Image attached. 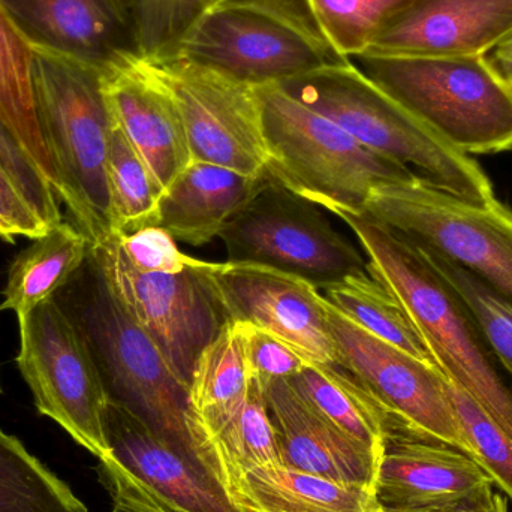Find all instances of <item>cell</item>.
Here are the masks:
<instances>
[{"instance_id":"cell-1","label":"cell","mask_w":512,"mask_h":512,"mask_svg":"<svg viewBox=\"0 0 512 512\" xmlns=\"http://www.w3.org/2000/svg\"><path fill=\"white\" fill-rule=\"evenodd\" d=\"M51 298L86 345L108 400L137 415L156 435L222 483L219 466L192 420L189 388L155 340L120 304L92 246Z\"/></svg>"},{"instance_id":"cell-2","label":"cell","mask_w":512,"mask_h":512,"mask_svg":"<svg viewBox=\"0 0 512 512\" xmlns=\"http://www.w3.org/2000/svg\"><path fill=\"white\" fill-rule=\"evenodd\" d=\"M357 237L367 270L399 300L442 378L512 438V388L456 292L408 240L364 212L333 210Z\"/></svg>"},{"instance_id":"cell-3","label":"cell","mask_w":512,"mask_h":512,"mask_svg":"<svg viewBox=\"0 0 512 512\" xmlns=\"http://www.w3.org/2000/svg\"><path fill=\"white\" fill-rule=\"evenodd\" d=\"M33 54L36 110L59 173V201L90 245H99L113 236L107 155L114 122L102 63L35 39Z\"/></svg>"},{"instance_id":"cell-4","label":"cell","mask_w":512,"mask_h":512,"mask_svg":"<svg viewBox=\"0 0 512 512\" xmlns=\"http://www.w3.org/2000/svg\"><path fill=\"white\" fill-rule=\"evenodd\" d=\"M282 86L364 146L405 165L430 186L471 203L495 200L492 182L472 156L451 146L351 60Z\"/></svg>"},{"instance_id":"cell-5","label":"cell","mask_w":512,"mask_h":512,"mask_svg":"<svg viewBox=\"0 0 512 512\" xmlns=\"http://www.w3.org/2000/svg\"><path fill=\"white\" fill-rule=\"evenodd\" d=\"M255 87L267 141V174L286 191L330 213L363 212L376 188L420 179L298 101L282 84Z\"/></svg>"},{"instance_id":"cell-6","label":"cell","mask_w":512,"mask_h":512,"mask_svg":"<svg viewBox=\"0 0 512 512\" xmlns=\"http://www.w3.org/2000/svg\"><path fill=\"white\" fill-rule=\"evenodd\" d=\"M367 77L466 155L512 150V84L489 56H363Z\"/></svg>"},{"instance_id":"cell-7","label":"cell","mask_w":512,"mask_h":512,"mask_svg":"<svg viewBox=\"0 0 512 512\" xmlns=\"http://www.w3.org/2000/svg\"><path fill=\"white\" fill-rule=\"evenodd\" d=\"M168 54L251 86L286 83L348 60L336 56L312 24L261 0H219L195 18Z\"/></svg>"},{"instance_id":"cell-8","label":"cell","mask_w":512,"mask_h":512,"mask_svg":"<svg viewBox=\"0 0 512 512\" xmlns=\"http://www.w3.org/2000/svg\"><path fill=\"white\" fill-rule=\"evenodd\" d=\"M363 212L415 248L465 268L512 303V210L501 201L471 203L415 179L376 188Z\"/></svg>"},{"instance_id":"cell-9","label":"cell","mask_w":512,"mask_h":512,"mask_svg":"<svg viewBox=\"0 0 512 512\" xmlns=\"http://www.w3.org/2000/svg\"><path fill=\"white\" fill-rule=\"evenodd\" d=\"M228 261L265 265L321 289L367 270L366 256L315 204L273 179L219 234Z\"/></svg>"},{"instance_id":"cell-10","label":"cell","mask_w":512,"mask_h":512,"mask_svg":"<svg viewBox=\"0 0 512 512\" xmlns=\"http://www.w3.org/2000/svg\"><path fill=\"white\" fill-rule=\"evenodd\" d=\"M90 246L120 304L189 388L201 352L228 322L204 270L206 261L195 259L180 273H147L128 261L113 236Z\"/></svg>"},{"instance_id":"cell-11","label":"cell","mask_w":512,"mask_h":512,"mask_svg":"<svg viewBox=\"0 0 512 512\" xmlns=\"http://www.w3.org/2000/svg\"><path fill=\"white\" fill-rule=\"evenodd\" d=\"M18 328L17 366L39 414L96 459L110 456L104 435L107 393L74 325L50 297L18 315Z\"/></svg>"},{"instance_id":"cell-12","label":"cell","mask_w":512,"mask_h":512,"mask_svg":"<svg viewBox=\"0 0 512 512\" xmlns=\"http://www.w3.org/2000/svg\"><path fill=\"white\" fill-rule=\"evenodd\" d=\"M147 60L179 108L192 161L246 176L267 174V141L255 86L176 54Z\"/></svg>"},{"instance_id":"cell-13","label":"cell","mask_w":512,"mask_h":512,"mask_svg":"<svg viewBox=\"0 0 512 512\" xmlns=\"http://www.w3.org/2000/svg\"><path fill=\"white\" fill-rule=\"evenodd\" d=\"M336 364L378 403L394 426L469 454L441 373L349 321L325 300Z\"/></svg>"},{"instance_id":"cell-14","label":"cell","mask_w":512,"mask_h":512,"mask_svg":"<svg viewBox=\"0 0 512 512\" xmlns=\"http://www.w3.org/2000/svg\"><path fill=\"white\" fill-rule=\"evenodd\" d=\"M207 277L227 321L276 334L313 363L336 364L325 298L307 280L251 262H207Z\"/></svg>"},{"instance_id":"cell-15","label":"cell","mask_w":512,"mask_h":512,"mask_svg":"<svg viewBox=\"0 0 512 512\" xmlns=\"http://www.w3.org/2000/svg\"><path fill=\"white\" fill-rule=\"evenodd\" d=\"M101 84L114 123L164 194L192 162L188 135L173 96L147 57L132 51L102 63Z\"/></svg>"},{"instance_id":"cell-16","label":"cell","mask_w":512,"mask_h":512,"mask_svg":"<svg viewBox=\"0 0 512 512\" xmlns=\"http://www.w3.org/2000/svg\"><path fill=\"white\" fill-rule=\"evenodd\" d=\"M104 435L110 457L167 512H243L221 481L156 435L137 415L108 400Z\"/></svg>"},{"instance_id":"cell-17","label":"cell","mask_w":512,"mask_h":512,"mask_svg":"<svg viewBox=\"0 0 512 512\" xmlns=\"http://www.w3.org/2000/svg\"><path fill=\"white\" fill-rule=\"evenodd\" d=\"M511 35L512 0H414L378 30L363 54L489 56Z\"/></svg>"},{"instance_id":"cell-18","label":"cell","mask_w":512,"mask_h":512,"mask_svg":"<svg viewBox=\"0 0 512 512\" xmlns=\"http://www.w3.org/2000/svg\"><path fill=\"white\" fill-rule=\"evenodd\" d=\"M486 486L493 481L468 454L388 423L375 486L382 508L436 507Z\"/></svg>"},{"instance_id":"cell-19","label":"cell","mask_w":512,"mask_h":512,"mask_svg":"<svg viewBox=\"0 0 512 512\" xmlns=\"http://www.w3.org/2000/svg\"><path fill=\"white\" fill-rule=\"evenodd\" d=\"M262 388L283 466L375 490L376 454L322 417L289 379Z\"/></svg>"},{"instance_id":"cell-20","label":"cell","mask_w":512,"mask_h":512,"mask_svg":"<svg viewBox=\"0 0 512 512\" xmlns=\"http://www.w3.org/2000/svg\"><path fill=\"white\" fill-rule=\"evenodd\" d=\"M24 32L42 44L104 63L140 53L128 0H2Z\"/></svg>"},{"instance_id":"cell-21","label":"cell","mask_w":512,"mask_h":512,"mask_svg":"<svg viewBox=\"0 0 512 512\" xmlns=\"http://www.w3.org/2000/svg\"><path fill=\"white\" fill-rule=\"evenodd\" d=\"M271 177L246 176L209 162L192 161L159 201V227L177 242L200 246L219 237Z\"/></svg>"},{"instance_id":"cell-22","label":"cell","mask_w":512,"mask_h":512,"mask_svg":"<svg viewBox=\"0 0 512 512\" xmlns=\"http://www.w3.org/2000/svg\"><path fill=\"white\" fill-rule=\"evenodd\" d=\"M234 501L243 512H382L375 490L283 465L246 472Z\"/></svg>"},{"instance_id":"cell-23","label":"cell","mask_w":512,"mask_h":512,"mask_svg":"<svg viewBox=\"0 0 512 512\" xmlns=\"http://www.w3.org/2000/svg\"><path fill=\"white\" fill-rule=\"evenodd\" d=\"M33 63V39L0 0V122L29 153L59 198V173L36 110Z\"/></svg>"},{"instance_id":"cell-24","label":"cell","mask_w":512,"mask_h":512,"mask_svg":"<svg viewBox=\"0 0 512 512\" xmlns=\"http://www.w3.org/2000/svg\"><path fill=\"white\" fill-rule=\"evenodd\" d=\"M251 381L242 324L228 321L201 352L189 382L192 420L213 459L210 441L242 408Z\"/></svg>"},{"instance_id":"cell-25","label":"cell","mask_w":512,"mask_h":512,"mask_svg":"<svg viewBox=\"0 0 512 512\" xmlns=\"http://www.w3.org/2000/svg\"><path fill=\"white\" fill-rule=\"evenodd\" d=\"M289 381L322 417L381 459L390 418L343 367L309 363Z\"/></svg>"},{"instance_id":"cell-26","label":"cell","mask_w":512,"mask_h":512,"mask_svg":"<svg viewBox=\"0 0 512 512\" xmlns=\"http://www.w3.org/2000/svg\"><path fill=\"white\" fill-rule=\"evenodd\" d=\"M89 248V239L65 219L33 239L9 267L0 312L23 315L50 298L80 267Z\"/></svg>"},{"instance_id":"cell-27","label":"cell","mask_w":512,"mask_h":512,"mask_svg":"<svg viewBox=\"0 0 512 512\" xmlns=\"http://www.w3.org/2000/svg\"><path fill=\"white\" fill-rule=\"evenodd\" d=\"M319 292L334 309L367 333L432 364L429 352L402 304L369 270L351 274L324 286Z\"/></svg>"},{"instance_id":"cell-28","label":"cell","mask_w":512,"mask_h":512,"mask_svg":"<svg viewBox=\"0 0 512 512\" xmlns=\"http://www.w3.org/2000/svg\"><path fill=\"white\" fill-rule=\"evenodd\" d=\"M210 448L221 469L225 489L233 499L237 481L243 474L282 465L264 388L258 381L252 379L242 408L213 436Z\"/></svg>"},{"instance_id":"cell-29","label":"cell","mask_w":512,"mask_h":512,"mask_svg":"<svg viewBox=\"0 0 512 512\" xmlns=\"http://www.w3.org/2000/svg\"><path fill=\"white\" fill-rule=\"evenodd\" d=\"M0 512H89L71 489L0 429Z\"/></svg>"},{"instance_id":"cell-30","label":"cell","mask_w":512,"mask_h":512,"mask_svg":"<svg viewBox=\"0 0 512 512\" xmlns=\"http://www.w3.org/2000/svg\"><path fill=\"white\" fill-rule=\"evenodd\" d=\"M107 183L113 234L134 233L159 225L161 189L116 123L108 146Z\"/></svg>"},{"instance_id":"cell-31","label":"cell","mask_w":512,"mask_h":512,"mask_svg":"<svg viewBox=\"0 0 512 512\" xmlns=\"http://www.w3.org/2000/svg\"><path fill=\"white\" fill-rule=\"evenodd\" d=\"M414 0H301L319 38L340 59L361 56L378 30Z\"/></svg>"},{"instance_id":"cell-32","label":"cell","mask_w":512,"mask_h":512,"mask_svg":"<svg viewBox=\"0 0 512 512\" xmlns=\"http://www.w3.org/2000/svg\"><path fill=\"white\" fill-rule=\"evenodd\" d=\"M418 249V248H417ZM468 310L484 342L512 378V303L444 256L418 249Z\"/></svg>"},{"instance_id":"cell-33","label":"cell","mask_w":512,"mask_h":512,"mask_svg":"<svg viewBox=\"0 0 512 512\" xmlns=\"http://www.w3.org/2000/svg\"><path fill=\"white\" fill-rule=\"evenodd\" d=\"M447 384V393L462 427L472 459L493 481V486L512 501V438L456 385Z\"/></svg>"},{"instance_id":"cell-34","label":"cell","mask_w":512,"mask_h":512,"mask_svg":"<svg viewBox=\"0 0 512 512\" xmlns=\"http://www.w3.org/2000/svg\"><path fill=\"white\" fill-rule=\"evenodd\" d=\"M141 56L170 53L198 17L194 0H128Z\"/></svg>"},{"instance_id":"cell-35","label":"cell","mask_w":512,"mask_h":512,"mask_svg":"<svg viewBox=\"0 0 512 512\" xmlns=\"http://www.w3.org/2000/svg\"><path fill=\"white\" fill-rule=\"evenodd\" d=\"M0 165L12 177L48 228L63 221L59 198L17 138L0 122Z\"/></svg>"},{"instance_id":"cell-36","label":"cell","mask_w":512,"mask_h":512,"mask_svg":"<svg viewBox=\"0 0 512 512\" xmlns=\"http://www.w3.org/2000/svg\"><path fill=\"white\" fill-rule=\"evenodd\" d=\"M240 324L251 378L258 381L262 387L277 379L292 378L307 364L313 363L276 334L245 322Z\"/></svg>"},{"instance_id":"cell-37","label":"cell","mask_w":512,"mask_h":512,"mask_svg":"<svg viewBox=\"0 0 512 512\" xmlns=\"http://www.w3.org/2000/svg\"><path fill=\"white\" fill-rule=\"evenodd\" d=\"M113 237L128 261L147 273H180L197 259L183 254L177 240L159 225H150L134 233L113 234Z\"/></svg>"},{"instance_id":"cell-38","label":"cell","mask_w":512,"mask_h":512,"mask_svg":"<svg viewBox=\"0 0 512 512\" xmlns=\"http://www.w3.org/2000/svg\"><path fill=\"white\" fill-rule=\"evenodd\" d=\"M0 218L17 237L38 239L50 230L2 165H0Z\"/></svg>"},{"instance_id":"cell-39","label":"cell","mask_w":512,"mask_h":512,"mask_svg":"<svg viewBox=\"0 0 512 512\" xmlns=\"http://www.w3.org/2000/svg\"><path fill=\"white\" fill-rule=\"evenodd\" d=\"M382 512H508L507 501L504 496L493 490V486H486L460 501L450 504L436 505V507L414 508V510H391L382 508Z\"/></svg>"},{"instance_id":"cell-40","label":"cell","mask_w":512,"mask_h":512,"mask_svg":"<svg viewBox=\"0 0 512 512\" xmlns=\"http://www.w3.org/2000/svg\"><path fill=\"white\" fill-rule=\"evenodd\" d=\"M495 65L498 66L499 71L508 78L512 84V35L507 41L502 42L498 48L490 54Z\"/></svg>"},{"instance_id":"cell-41","label":"cell","mask_w":512,"mask_h":512,"mask_svg":"<svg viewBox=\"0 0 512 512\" xmlns=\"http://www.w3.org/2000/svg\"><path fill=\"white\" fill-rule=\"evenodd\" d=\"M261 2L270 3V5L285 9V11L303 18V20L309 21V18L306 17V12H304L303 5H301V0H261Z\"/></svg>"},{"instance_id":"cell-42","label":"cell","mask_w":512,"mask_h":512,"mask_svg":"<svg viewBox=\"0 0 512 512\" xmlns=\"http://www.w3.org/2000/svg\"><path fill=\"white\" fill-rule=\"evenodd\" d=\"M15 237L17 236H15L14 231H12L11 228L2 221V218H0V240H3V242L14 243Z\"/></svg>"},{"instance_id":"cell-43","label":"cell","mask_w":512,"mask_h":512,"mask_svg":"<svg viewBox=\"0 0 512 512\" xmlns=\"http://www.w3.org/2000/svg\"><path fill=\"white\" fill-rule=\"evenodd\" d=\"M219 0H194L195 8H197L198 14H203L206 9H209L210 6L215 5V3H218ZM198 15V17H200Z\"/></svg>"},{"instance_id":"cell-44","label":"cell","mask_w":512,"mask_h":512,"mask_svg":"<svg viewBox=\"0 0 512 512\" xmlns=\"http://www.w3.org/2000/svg\"><path fill=\"white\" fill-rule=\"evenodd\" d=\"M111 512H123L122 510H119V508H113V511Z\"/></svg>"},{"instance_id":"cell-45","label":"cell","mask_w":512,"mask_h":512,"mask_svg":"<svg viewBox=\"0 0 512 512\" xmlns=\"http://www.w3.org/2000/svg\"><path fill=\"white\" fill-rule=\"evenodd\" d=\"M0 393H2V387H0Z\"/></svg>"}]
</instances>
